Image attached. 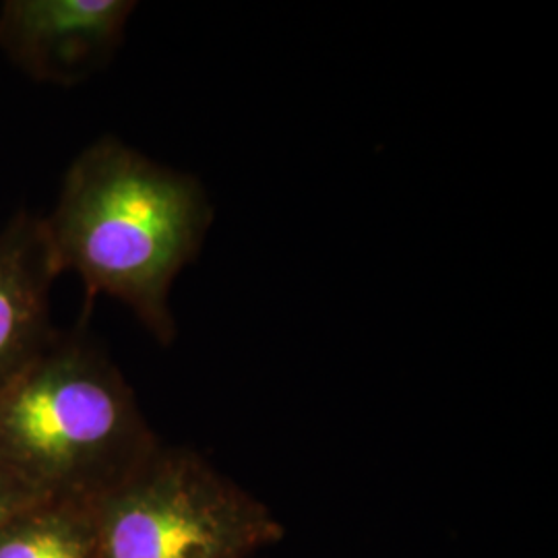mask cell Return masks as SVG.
I'll list each match as a JSON object with an SVG mask.
<instances>
[{"mask_svg": "<svg viewBox=\"0 0 558 558\" xmlns=\"http://www.w3.org/2000/svg\"><path fill=\"white\" fill-rule=\"evenodd\" d=\"M57 278L44 218L15 214L0 228V387L59 338L50 302Z\"/></svg>", "mask_w": 558, "mask_h": 558, "instance_id": "cell-5", "label": "cell"}, {"mask_svg": "<svg viewBox=\"0 0 558 558\" xmlns=\"http://www.w3.org/2000/svg\"><path fill=\"white\" fill-rule=\"evenodd\" d=\"M32 505H38V500L27 497L15 484L0 476V525Z\"/></svg>", "mask_w": 558, "mask_h": 558, "instance_id": "cell-7", "label": "cell"}, {"mask_svg": "<svg viewBox=\"0 0 558 558\" xmlns=\"http://www.w3.org/2000/svg\"><path fill=\"white\" fill-rule=\"evenodd\" d=\"M0 558H98L92 505L38 502L7 519Z\"/></svg>", "mask_w": 558, "mask_h": 558, "instance_id": "cell-6", "label": "cell"}, {"mask_svg": "<svg viewBox=\"0 0 558 558\" xmlns=\"http://www.w3.org/2000/svg\"><path fill=\"white\" fill-rule=\"evenodd\" d=\"M133 0H4L0 52L29 80L77 85L119 50Z\"/></svg>", "mask_w": 558, "mask_h": 558, "instance_id": "cell-4", "label": "cell"}, {"mask_svg": "<svg viewBox=\"0 0 558 558\" xmlns=\"http://www.w3.org/2000/svg\"><path fill=\"white\" fill-rule=\"evenodd\" d=\"M98 558H251L283 527L186 447H160L92 505Z\"/></svg>", "mask_w": 558, "mask_h": 558, "instance_id": "cell-3", "label": "cell"}, {"mask_svg": "<svg viewBox=\"0 0 558 558\" xmlns=\"http://www.w3.org/2000/svg\"><path fill=\"white\" fill-rule=\"evenodd\" d=\"M161 440L119 366L83 329L0 387V476L38 502L94 505Z\"/></svg>", "mask_w": 558, "mask_h": 558, "instance_id": "cell-2", "label": "cell"}, {"mask_svg": "<svg viewBox=\"0 0 558 558\" xmlns=\"http://www.w3.org/2000/svg\"><path fill=\"white\" fill-rule=\"evenodd\" d=\"M214 205L199 179L117 137L89 143L44 218L59 276L75 274L89 302H122L161 345L177 339L172 286L199 257Z\"/></svg>", "mask_w": 558, "mask_h": 558, "instance_id": "cell-1", "label": "cell"}]
</instances>
